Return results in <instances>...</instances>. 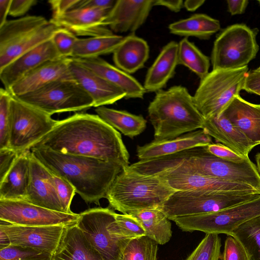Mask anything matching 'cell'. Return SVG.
Returning <instances> with one entry per match:
<instances>
[{
  "label": "cell",
  "mask_w": 260,
  "mask_h": 260,
  "mask_svg": "<svg viewBox=\"0 0 260 260\" xmlns=\"http://www.w3.org/2000/svg\"><path fill=\"white\" fill-rule=\"evenodd\" d=\"M109 11L92 8H78L51 19L60 27L69 30L76 36L93 37L110 35L114 34L103 24Z\"/></svg>",
  "instance_id": "cell-21"
},
{
  "label": "cell",
  "mask_w": 260,
  "mask_h": 260,
  "mask_svg": "<svg viewBox=\"0 0 260 260\" xmlns=\"http://www.w3.org/2000/svg\"><path fill=\"white\" fill-rule=\"evenodd\" d=\"M37 3L36 0H12L9 15L13 17L22 16Z\"/></svg>",
  "instance_id": "cell-47"
},
{
  "label": "cell",
  "mask_w": 260,
  "mask_h": 260,
  "mask_svg": "<svg viewBox=\"0 0 260 260\" xmlns=\"http://www.w3.org/2000/svg\"><path fill=\"white\" fill-rule=\"evenodd\" d=\"M30 150L21 153L0 182V200L25 201L30 180Z\"/></svg>",
  "instance_id": "cell-28"
},
{
  "label": "cell",
  "mask_w": 260,
  "mask_h": 260,
  "mask_svg": "<svg viewBox=\"0 0 260 260\" xmlns=\"http://www.w3.org/2000/svg\"><path fill=\"white\" fill-rule=\"evenodd\" d=\"M81 2V0H51L48 1L52 12L51 19L56 18L69 11L78 9Z\"/></svg>",
  "instance_id": "cell-46"
},
{
  "label": "cell",
  "mask_w": 260,
  "mask_h": 260,
  "mask_svg": "<svg viewBox=\"0 0 260 260\" xmlns=\"http://www.w3.org/2000/svg\"><path fill=\"white\" fill-rule=\"evenodd\" d=\"M32 148L114 161L124 168L129 166L121 134L96 114L77 113L58 120Z\"/></svg>",
  "instance_id": "cell-1"
},
{
  "label": "cell",
  "mask_w": 260,
  "mask_h": 260,
  "mask_svg": "<svg viewBox=\"0 0 260 260\" xmlns=\"http://www.w3.org/2000/svg\"><path fill=\"white\" fill-rule=\"evenodd\" d=\"M256 30L245 24H235L224 28L213 44L212 70H234L247 66L259 50Z\"/></svg>",
  "instance_id": "cell-9"
},
{
  "label": "cell",
  "mask_w": 260,
  "mask_h": 260,
  "mask_svg": "<svg viewBox=\"0 0 260 260\" xmlns=\"http://www.w3.org/2000/svg\"><path fill=\"white\" fill-rule=\"evenodd\" d=\"M124 38L122 36L112 34L84 39L78 38L71 58H91L113 53Z\"/></svg>",
  "instance_id": "cell-33"
},
{
  "label": "cell",
  "mask_w": 260,
  "mask_h": 260,
  "mask_svg": "<svg viewBox=\"0 0 260 260\" xmlns=\"http://www.w3.org/2000/svg\"><path fill=\"white\" fill-rule=\"evenodd\" d=\"M12 0H0V26L7 21Z\"/></svg>",
  "instance_id": "cell-52"
},
{
  "label": "cell",
  "mask_w": 260,
  "mask_h": 260,
  "mask_svg": "<svg viewBox=\"0 0 260 260\" xmlns=\"http://www.w3.org/2000/svg\"><path fill=\"white\" fill-rule=\"evenodd\" d=\"M58 120L12 95L9 148L21 153L49 133Z\"/></svg>",
  "instance_id": "cell-11"
},
{
  "label": "cell",
  "mask_w": 260,
  "mask_h": 260,
  "mask_svg": "<svg viewBox=\"0 0 260 260\" xmlns=\"http://www.w3.org/2000/svg\"><path fill=\"white\" fill-rule=\"evenodd\" d=\"M256 95H258L260 96V92H258V93L256 94Z\"/></svg>",
  "instance_id": "cell-57"
},
{
  "label": "cell",
  "mask_w": 260,
  "mask_h": 260,
  "mask_svg": "<svg viewBox=\"0 0 260 260\" xmlns=\"http://www.w3.org/2000/svg\"><path fill=\"white\" fill-rule=\"evenodd\" d=\"M212 143L211 137L201 129L173 139L154 140L143 146H137V156L139 160L154 158Z\"/></svg>",
  "instance_id": "cell-22"
},
{
  "label": "cell",
  "mask_w": 260,
  "mask_h": 260,
  "mask_svg": "<svg viewBox=\"0 0 260 260\" xmlns=\"http://www.w3.org/2000/svg\"><path fill=\"white\" fill-rule=\"evenodd\" d=\"M175 191L158 176L142 174L128 166L117 176L106 198L113 209L129 214L159 209Z\"/></svg>",
  "instance_id": "cell-4"
},
{
  "label": "cell",
  "mask_w": 260,
  "mask_h": 260,
  "mask_svg": "<svg viewBox=\"0 0 260 260\" xmlns=\"http://www.w3.org/2000/svg\"><path fill=\"white\" fill-rule=\"evenodd\" d=\"M158 244L145 236L133 239L125 246L121 260H157Z\"/></svg>",
  "instance_id": "cell-36"
},
{
  "label": "cell",
  "mask_w": 260,
  "mask_h": 260,
  "mask_svg": "<svg viewBox=\"0 0 260 260\" xmlns=\"http://www.w3.org/2000/svg\"><path fill=\"white\" fill-rule=\"evenodd\" d=\"M60 28L42 16L7 20L0 26V70L24 53L52 40Z\"/></svg>",
  "instance_id": "cell-6"
},
{
  "label": "cell",
  "mask_w": 260,
  "mask_h": 260,
  "mask_svg": "<svg viewBox=\"0 0 260 260\" xmlns=\"http://www.w3.org/2000/svg\"><path fill=\"white\" fill-rule=\"evenodd\" d=\"M178 64L186 67L196 74L200 80L209 73V58L203 53L187 38H184L178 43Z\"/></svg>",
  "instance_id": "cell-34"
},
{
  "label": "cell",
  "mask_w": 260,
  "mask_h": 260,
  "mask_svg": "<svg viewBox=\"0 0 260 260\" xmlns=\"http://www.w3.org/2000/svg\"><path fill=\"white\" fill-rule=\"evenodd\" d=\"M79 214L56 211L23 200H0V219L6 223L44 226L76 223Z\"/></svg>",
  "instance_id": "cell-14"
},
{
  "label": "cell",
  "mask_w": 260,
  "mask_h": 260,
  "mask_svg": "<svg viewBox=\"0 0 260 260\" xmlns=\"http://www.w3.org/2000/svg\"><path fill=\"white\" fill-rule=\"evenodd\" d=\"M260 216V194L256 197L213 213L177 217L172 220L182 231L206 234H231L244 222Z\"/></svg>",
  "instance_id": "cell-12"
},
{
  "label": "cell",
  "mask_w": 260,
  "mask_h": 260,
  "mask_svg": "<svg viewBox=\"0 0 260 260\" xmlns=\"http://www.w3.org/2000/svg\"><path fill=\"white\" fill-rule=\"evenodd\" d=\"M31 154L50 172L71 183L87 203L100 204L123 167L95 157L64 154L44 148H32Z\"/></svg>",
  "instance_id": "cell-2"
},
{
  "label": "cell",
  "mask_w": 260,
  "mask_h": 260,
  "mask_svg": "<svg viewBox=\"0 0 260 260\" xmlns=\"http://www.w3.org/2000/svg\"><path fill=\"white\" fill-rule=\"evenodd\" d=\"M182 0H154V6H161L167 8L174 12H179L183 7Z\"/></svg>",
  "instance_id": "cell-51"
},
{
  "label": "cell",
  "mask_w": 260,
  "mask_h": 260,
  "mask_svg": "<svg viewBox=\"0 0 260 260\" xmlns=\"http://www.w3.org/2000/svg\"><path fill=\"white\" fill-rule=\"evenodd\" d=\"M95 111L103 120L132 139L143 132L146 127L147 121L141 115L105 106L96 108Z\"/></svg>",
  "instance_id": "cell-31"
},
{
  "label": "cell",
  "mask_w": 260,
  "mask_h": 260,
  "mask_svg": "<svg viewBox=\"0 0 260 260\" xmlns=\"http://www.w3.org/2000/svg\"><path fill=\"white\" fill-rule=\"evenodd\" d=\"M78 38L69 30L60 28L54 35L52 41L62 57H72L75 44Z\"/></svg>",
  "instance_id": "cell-41"
},
{
  "label": "cell",
  "mask_w": 260,
  "mask_h": 260,
  "mask_svg": "<svg viewBox=\"0 0 260 260\" xmlns=\"http://www.w3.org/2000/svg\"><path fill=\"white\" fill-rule=\"evenodd\" d=\"M178 43L172 41L161 49L148 69L143 86L146 92H157L166 85L175 72L178 61Z\"/></svg>",
  "instance_id": "cell-27"
},
{
  "label": "cell",
  "mask_w": 260,
  "mask_h": 260,
  "mask_svg": "<svg viewBox=\"0 0 260 260\" xmlns=\"http://www.w3.org/2000/svg\"><path fill=\"white\" fill-rule=\"evenodd\" d=\"M255 72L260 73V66L256 69L254 70Z\"/></svg>",
  "instance_id": "cell-56"
},
{
  "label": "cell",
  "mask_w": 260,
  "mask_h": 260,
  "mask_svg": "<svg viewBox=\"0 0 260 260\" xmlns=\"http://www.w3.org/2000/svg\"><path fill=\"white\" fill-rule=\"evenodd\" d=\"M62 57L52 40L24 53L0 70V79L7 90L27 73L49 61Z\"/></svg>",
  "instance_id": "cell-17"
},
{
  "label": "cell",
  "mask_w": 260,
  "mask_h": 260,
  "mask_svg": "<svg viewBox=\"0 0 260 260\" xmlns=\"http://www.w3.org/2000/svg\"><path fill=\"white\" fill-rule=\"evenodd\" d=\"M228 236L220 260H248L241 244L234 237Z\"/></svg>",
  "instance_id": "cell-43"
},
{
  "label": "cell",
  "mask_w": 260,
  "mask_h": 260,
  "mask_svg": "<svg viewBox=\"0 0 260 260\" xmlns=\"http://www.w3.org/2000/svg\"><path fill=\"white\" fill-rule=\"evenodd\" d=\"M0 260H52V254L28 247L11 244L0 249Z\"/></svg>",
  "instance_id": "cell-39"
},
{
  "label": "cell",
  "mask_w": 260,
  "mask_h": 260,
  "mask_svg": "<svg viewBox=\"0 0 260 260\" xmlns=\"http://www.w3.org/2000/svg\"><path fill=\"white\" fill-rule=\"evenodd\" d=\"M70 57H61L46 62L27 73L8 91L13 96L17 97L37 90L57 80L74 79L70 70Z\"/></svg>",
  "instance_id": "cell-18"
},
{
  "label": "cell",
  "mask_w": 260,
  "mask_h": 260,
  "mask_svg": "<svg viewBox=\"0 0 260 260\" xmlns=\"http://www.w3.org/2000/svg\"><path fill=\"white\" fill-rule=\"evenodd\" d=\"M148 114L156 140L173 139L202 129L205 121L193 96L181 85L157 91L148 106Z\"/></svg>",
  "instance_id": "cell-3"
},
{
  "label": "cell",
  "mask_w": 260,
  "mask_h": 260,
  "mask_svg": "<svg viewBox=\"0 0 260 260\" xmlns=\"http://www.w3.org/2000/svg\"><path fill=\"white\" fill-rule=\"evenodd\" d=\"M202 129L216 142L245 158L249 157V152L257 146L222 114L205 119Z\"/></svg>",
  "instance_id": "cell-24"
},
{
  "label": "cell",
  "mask_w": 260,
  "mask_h": 260,
  "mask_svg": "<svg viewBox=\"0 0 260 260\" xmlns=\"http://www.w3.org/2000/svg\"><path fill=\"white\" fill-rule=\"evenodd\" d=\"M228 12L231 15L242 14L244 13L248 6V0H228Z\"/></svg>",
  "instance_id": "cell-50"
},
{
  "label": "cell",
  "mask_w": 260,
  "mask_h": 260,
  "mask_svg": "<svg viewBox=\"0 0 260 260\" xmlns=\"http://www.w3.org/2000/svg\"><path fill=\"white\" fill-rule=\"evenodd\" d=\"M113 54L116 67L133 74L144 67L149 58V47L145 40L131 33L124 38Z\"/></svg>",
  "instance_id": "cell-29"
},
{
  "label": "cell",
  "mask_w": 260,
  "mask_h": 260,
  "mask_svg": "<svg viewBox=\"0 0 260 260\" xmlns=\"http://www.w3.org/2000/svg\"><path fill=\"white\" fill-rule=\"evenodd\" d=\"M256 162V168L258 171V172L260 175V152L257 153L255 156Z\"/></svg>",
  "instance_id": "cell-55"
},
{
  "label": "cell",
  "mask_w": 260,
  "mask_h": 260,
  "mask_svg": "<svg viewBox=\"0 0 260 260\" xmlns=\"http://www.w3.org/2000/svg\"><path fill=\"white\" fill-rule=\"evenodd\" d=\"M229 235L241 244L248 260H260V216L242 224Z\"/></svg>",
  "instance_id": "cell-35"
},
{
  "label": "cell",
  "mask_w": 260,
  "mask_h": 260,
  "mask_svg": "<svg viewBox=\"0 0 260 260\" xmlns=\"http://www.w3.org/2000/svg\"><path fill=\"white\" fill-rule=\"evenodd\" d=\"M76 225L104 260H121L129 241L120 239L111 230L116 213L109 208L89 209L79 214ZM131 241V240H130Z\"/></svg>",
  "instance_id": "cell-13"
},
{
  "label": "cell",
  "mask_w": 260,
  "mask_h": 260,
  "mask_svg": "<svg viewBox=\"0 0 260 260\" xmlns=\"http://www.w3.org/2000/svg\"><path fill=\"white\" fill-rule=\"evenodd\" d=\"M11 245L10 239L5 232L0 228V249Z\"/></svg>",
  "instance_id": "cell-54"
},
{
  "label": "cell",
  "mask_w": 260,
  "mask_h": 260,
  "mask_svg": "<svg viewBox=\"0 0 260 260\" xmlns=\"http://www.w3.org/2000/svg\"><path fill=\"white\" fill-rule=\"evenodd\" d=\"M256 145L260 144V104L236 96L222 113Z\"/></svg>",
  "instance_id": "cell-26"
},
{
  "label": "cell",
  "mask_w": 260,
  "mask_h": 260,
  "mask_svg": "<svg viewBox=\"0 0 260 260\" xmlns=\"http://www.w3.org/2000/svg\"><path fill=\"white\" fill-rule=\"evenodd\" d=\"M111 228L115 236L123 240L130 241L146 236L145 230L140 221L128 214L116 213Z\"/></svg>",
  "instance_id": "cell-37"
},
{
  "label": "cell",
  "mask_w": 260,
  "mask_h": 260,
  "mask_svg": "<svg viewBox=\"0 0 260 260\" xmlns=\"http://www.w3.org/2000/svg\"><path fill=\"white\" fill-rule=\"evenodd\" d=\"M16 98L50 115L80 111L94 105L91 98L74 79L57 80Z\"/></svg>",
  "instance_id": "cell-10"
},
{
  "label": "cell",
  "mask_w": 260,
  "mask_h": 260,
  "mask_svg": "<svg viewBox=\"0 0 260 260\" xmlns=\"http://www.w3.org/2000/svg\"><path fill=\"white\" fill-rule=\"evenodd\" d=\"M12 95L6 89H0V149L9 148L10 103Z\"/></svg>",
  "instance_id": "cell-40"
},
{
  "label": "cell",
  "mask_w": 260,
  "mask_h": 260,
  "mask_svg": "<svg viewBox=\"0 0 260 260\" xmlns=\"http://www.w3.org/2000/svg\"><path fill=\"white\" fill-rule=\"evenodd\" d=\"M205 2V0H186L184 1L183 7L187 11L193 12L202 6Z\"/></svg>",
  "instance_id": "cell-53"
},
{
  "label": "cell",
  "mask_w": 260,
  "mask_h": 260,
  "mask_svg": "<svg viewBox=\"0 0 260 260\" xmlns=\"http://www.w3.org/2000/svg\"><path fill=\"white\" fill-rule=\"evenodd\" d=\"M221 239L217 234H206L185 260H220Z\"/></svg>",
  "instance_id": "cell-38"
},
{
  "label": "cell",
  "mask_w": 260,
  "mask_h": 260,
  "mask_svg": "<svg viewBox=\"0 0 260 260\" xmlns=\"http://www.w3.org/2000/svg\"><path fill=\"white\" fill-rule=\"evenodd\" d=\"M257 2L259 3V4L260 5V0H258L257 1Z\"/></svg>",
  "instance_id": "cell-58"
},
{
  "label": "cell",
  "mask_w": 260,
  "mask_h": 260,
  "mask_svg": "<svg viewBox=\"0 0 260 260\" xmlns=\"http://www.w3.org/2000/svg\"><path fill=\"white\" fill-rule=\"evenodd\" d=\"M210 154L221 159L236 163H242L247 159L220 143H211L205 146Z\"/></svg>",
  "instance_id": "cell-44"
},
{
  "label": "cell",
  "mask_w": 260,
  "mask_h": 260,
  "mask_svg": "<svg viewBox=\"0 0 260 260\" xmlns=\"http://www.w3.org/2000/svg\"><path fill=\"white\" fill-rule=\"evenodd\" d=\"M160 158L183 165L205 176L250 186L260 192V175L249 158L242 163L233 162L218 158L208 152L205 146H200Z\"/></svg>",
  "instance_id": "cell-5"
},
{
  "label": "cell",
  "mask_w": 260,
  "mask_h": 260,
  "mask_svg": "<svg viewBox=\"0 0 260 260\" xmlns=\"http://www.w3.org/2000/svg\"><path fill=\"white\" fill-rule=\"evenodd\" d=\"M20 154L10 148L0 149V182L5 177Z\"/></svg>",
  "instance_id": "cell-45"
},
{
  "label": "cell",
  "mask_w": 260,
  "mask_h": 260,
  "mask_svg": "<svg viewBox=\"0 0 260 260\" xmlns=\"http://www.w3.org/2000/svg\"><path fill=\"white\" fill-rule=\"evenodd\" d=\"M52 175L54 186L63 212L69 213H73L71 210L70 206L74 196L76 193L75 188L64 179L53 173Z\"/></svg>",
  "instance_id": "cell-42"
},
{
  "label": "cell",
  "mask_w": 260,
  "mask_h": 260,
  "mask_svg": "<svg viewBox=\"0 0 260 260\" xmlns=\"http://www.w3.org/2000/svg\"><path fill=\"white\" fill-rule=\"evenodd\" d=\"M25 201L48 209L63 212L52 173L31 153L30 180Z\"/></svg>",
  "instance_id": "cell-19"
},
{
  "label": "cell",
  "mask_w": 260,
  "mask_h": 260,
  "mask_svg": "<svg viewBox=\"0 0 260 260\" xmlns=\"http://www.w3.org/2000/svg\"><path fill=\"white\" fill-rule=\"evenodd\" d=\"M248 73L247 66L234 70H212L200 80L193 98L197 108L205 119L223 113L243 90Z\"/></svg>",
  "instance_id": "cell-7"
},
{
  "label": "cell",
  "mask_w": 260,
  "mask_h": 260,
  "mask_svg": "<svg viewBox=\"0 0 260 260\" xmlns=\"http://www.w3.org/2000/svg\"><path fill=\"white\" fill-rule=\"evenodd\" d=\"M243 90L255 94L260 92V73L254 70L249 71Z\"/></svg>",
  "instance_id": "cell-48"
},
{
  "label": "cell",
  "mask_w": 260,
  "mask_h": 260,
  "mask_svg": "<svg viewBox=\"0 0 260 260\" xmlns=\"http://www.w3.org/2000/svg\"><path fill=\"white\" fill-rule=\"evenodd\" d=\"M52 260H104L76 223L66 225Z\"/></svg>",
  "instance_id": "cell-25"
},
{
  "label": "cell",
  "mask_w": 260,
  "mask_h": 260,
  "mask_svg": "<svg viewBox=\"0 0 260 260\" xmlns=\"http://www.w3.org/2000/svg\"><path fill=\"white\" fill-rule=\"evenodd\" d=\"M145 230L146 236L164 245L168 242L172 235L171 223L166 215L158 209H148L133 212Z\"/></svg>",
  "instance_id": "cell-32"
},
{
  "label": "cell",
  "mask_w": 260,
  "mask_h": 260,
  "mask_svg": "<svg viewBox=\"0 0 260 260\" xmlns=\"http://www.w3.org/2000/svg\"><path fill=\"white\" fill-rule=\"evenodd\" d=\"M72 58L121 89L125 93V99H143L146 92L143 85L130 74L100 57Z\"/></svg>",
  "instance_id": "cell-23"
},
{
  "label": "cell",
  "mask_w": 260,
  "mask_h": 260,
  "mask_svg": "<svg viewBox=\"0 0 260 260\" xmlns=\"http://www.w3.org/2000/svg\"><path fill=\"white\" fill-rule=\"evenodd\" d=\"M116 0H81L78 8H86L110 11Z\"/></svg>",
  "instance_id": "cell-49"
},
{
  "label": "cell",
  "mask_w": 260,
  "mask_h": 260,
  "mask_svg": "<svg viewBox=\"0 0 260 260\" xmlns=\"http://www.w3.org/2000/svg\"><path fill=\"white\" fill-rule=\"evenodd\" d=\"M260 192L176 191L158 209L169 220L216 212L257 197Z\"/></svg>",
  "instance_id": "cell-8"
},
{
  "label": "cell",
  "mask_w": 260,
  "mask_h": 260,
  "mask_svg": "<svg viewBox=\"0 0 260 260\" xmlns=\"http://www.w3.org/2000/svg\"><path fill=\"white\" fill-rule=\"evenodd\" d=\"M66 225L26 226L1 222L0 228L7 234L11 245L28 247L53 254Z\"/></svg>",
  "instance_id": "cell-15"
},
{
  "label": "cell",
  "mask_w": 260,
  "mask_h": 260,
  "mask_svg": "<svg viewBox=\"0 0 260 260\" xmlns=\"http://www.w3.org/2000/svg\"><path fill=\"white\" fill-rule=\"evenodd\" d=\"M70 68L75 80L92 99L94 107L111 105L125 98L123 91L72 58Z\"/></svg>",
  "instance_id": "cell-20"
},
{
  "label": "cell",
  "mask_w": 260,
  "mask_h": 260,
  "mask_svg": "<svg viewBox=\"0 0 260 260\" xmlns=\"http://www.w3.org/2000/svg\"><path fill=\"white\" fill-rule=\"evenodd\" d=\"M170 32L184 38L193 37L208 40L220 29L218 20L205 14H195L190 17L171 23Z\"/></svg>",
  "instance_id": "cell-30"
},
{
  "label": "cell",
  "mask_w": 260,
  "mask_h": 260,
  "mask_svg": "<svg viewBox=\"0 0 260 260\" xmlns=\"http://www.w3.org/2000/svg\"><path fill=\"white\" fill-rule=\"evenodd\" d=\"M154 0H116L104 21L112 32H135L147 20Z\"/></svg>",
  "instance_id": "cell-16"
}]
</instances>
